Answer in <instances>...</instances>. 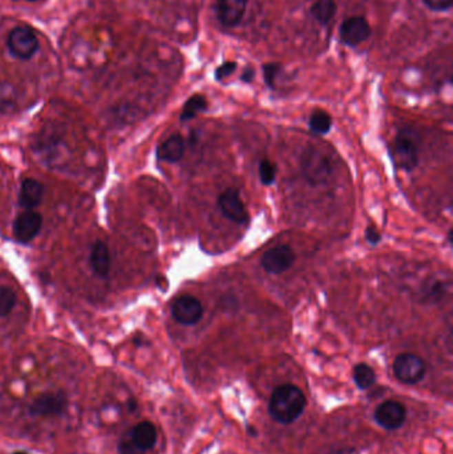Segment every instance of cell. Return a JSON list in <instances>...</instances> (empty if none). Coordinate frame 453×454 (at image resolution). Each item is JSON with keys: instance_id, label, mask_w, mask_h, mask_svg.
I'll list each match as a JSON object with an SVG mask.
<instances>
[{"instance_id": "cell-1", "label": "cell", "mask_w": 453, "mask_h": 454, "mask_svg": "<svg viewBox=\"0 0 453 454\" xmlns=\"http://www.w3.org/2000/svg\"><path fill=\"white\" fill-rule=\"evenodd\" d=\"M306 398L302 391L293 384L277 387L268 400V413L280 424H291L302 416Z\"/></svg>"}, {"instance_id": "cell-2", "label": "cell", "mask_w": 453, "mask_h": 454, "mask_svg": "<svg viewBox=\"0 0 453 454\" xmlns=\"http://www.w3.org/2000/svg\"><path fill=\"white\" fill-rule=\"evenodd\" d=\"M70 408V400L63 391H47L32 398L25 412L31 418H59L63 417Z\"/></svg>"}, {"instance_id": "cell-3", "label": "cell", "mask_w": 453, "mask_h": 454, "mask_svg": "<svg viewBox=\"0 0 453 454\" xmlns=\"http://www.w3.org/2000/svg\"><path fill=\"white\" fill-rule=\"evenodd\" d=\"M302 171L307 182L311 185H323L331 175V165L323 151L308 147L303 151Z\"/></svg>"}, {"instance_id": "cell-4", "label": "cell", "mask_w": 453, "mask_h": 454, "mask_svg": "<svg viewBox=\"0 0 453 454\" xmlns=\"http://www.w3.org/2000/svg\"><path fill=\"white\" fill-rule=\"evenodd\" d=\"M7 45L12 56L19 60H28L36 54L39 41L31 28L20 25L10 32Z\"/></svg>"}, {"instance_id": "cell-5", "label": "cell", "mask_w": 453, "mask_h": 454, "mask_svg": "<svg viewBox=\"0 0 453 454\" xmlns=\"http://www.w3.org/2000/svg\"><path fill=\"white\" fill-rule=\"evenodd\" d=\"M392 369L395 378L400 382L407 385H415L424 378L425 363L414 354H401L394 361Z\"/></svg>"}, {"instance_id": "cell-6", "label": "cell", "mask_w": 453, "mask_h": 454, "mask_svg": "<svg viewBox=\"0 0 453 454\" xmlns=\"http://www.w3.org/2000/svg\"><path fill=\"white\" fill-rule=\"evenodd\" d=\"M395 160L400 169L412 171L419 164V149L412 131L405 128L397 133L395 138Z\"/></svg>"}, {"instance_id": "cell-7", "label": "cell", "mask_w": 453, "mask_h": 454, "mask_svg": "<svg viewBox=\"0 0 453 454\" xmlns=\"http://www.w3.org/2000/svg\"><path fill=\"white\" fill-rule=\"evenodd\" d=\"M171 315L180 324L194 325L202 319L204 307L197 298L191 295H181L173 302Z\"/></svg>"}, {"instance_id": "cell-8", "label": "cell", "mask_w": 453, "mask_h": 454, "mask_svg": "<svg viewBox=\"0 0 453 454\" xmlns=\"http://www.w3.org/2000/svg\"><path fill=\"white\" fill-rule=\"evenodd\" d=\"M295 261V254L293 248L287 245L275 246L266 251L262 257L261 265L264 271L273 275H280L288 270Z\"/></svg>"}, {"instance_id": "cell-9", "label": "cell", "mask_w": 453, "mask_h": 454, "mask_svg": "<svg viewBox=\"0 0 453 454\" xmlns=\"http://www.w3.org/2000/svg\"><path fill=\"white\" fill-rule=\"evenodd\" d=\"M374 417L381 428L397 431L407 418V409L399 401H384L375 409Z\"/></svg>"}, {"instance_id": "cell-10", "label": "cell", "mask_w": 453, "mask_h": 454, "mask_svg": "<svg viewBox=\"0 0 453 454\" xmlns=\"http://www.w3.org/2000/svg\"><path fill=\"white\" fill-rule=\"evenodd\" d=\"M41 225V215L34 210H27L19 214L14 222V237L20 244L31 242L38 235Z\"/></svg>"}, {"instance_id": "cell-11", "label": "cell", "mask_w": 453, "mask_h": 454, "mask_svg": "<svg viewBox=\"0 0 453 454\" xmlns=\"http://www.w3.org/2000/svg\"><path fill=\"white\" fill-rule=\"evenodd\" d=\"M218 206L222 214L234 224L244 225L249 219V214L240 193L235 189H227L218 197Z\"/></svg>"}, {"instance_id": "cell-12", "label": "cell", "mask_w": 453, "mask_h": 454, "mask_svg": "<svg viewBox=\"0 0 453 454\" xmlns=\"http://www.w3.org/2000/svg\"><path fill=\"white\" fill-rule=\"evenodd\" d=\"M371 35L367 20L361 17H351L340 25V40L348 47H357Z\"/></svg>"}, {"instance_id": "cell-13", "label": "cell", "mask_w": 453, "mask_h": 454, "mask_svg": "<svg viewBox=\"0 0 453 454\" xmlns=\"http://www.w3.org/2000/svg\"><path fill=\"white\" fill-rule=\"evenodd\" d=\"M247 0H217V19L227 28L241 23L246 12Z\"/></svg>"}, {"instance_id": "cell-14", "label": "cell", "mask_w": 453, "mask_h": 454, "mask_svg": "<svg viewBox=\"0 0 453 454\" xmlns=\"http://www.w3.org/2000/svg\"><path fill=\"white\" fill-rule=\"evenodd\" d=\"M125 435H128L133 444L144 453L149 452L156 446L158 438L154 424L148 420L140 421L129 431H127Z\"/></svg>"}, {"instance_id": "cell-15", "label": "cell", "mask_w": 453, "mask_h": 454, "mask_svg": "<svg viewBox=\"0 0 453 454\" xmlns=\"http://www.w3.org/2000/svg\"><path fill=\"white\" fill-rule=\"evenodd\" d=\"M43 193H44V188L39 181L34 178L24 180L20 186V206L27 208V210H34V208H38L43 199Z\"/></svg>"}, {"instance_id": "cell-16", "label": "cell", "mask_w": 453, "mask_h": 454, "mask_svg": "<svg viewBox=\"0 0 453 454\" xmlns=\"http://www.w3.org/2000/svg\"><path fill=\"white\" fill-rule=\"evenodd\" d=\"M185 151V141L180 134H173L157 148V157L161 161L178 162Z\"/></svg>"}, {"instance_id": "cell-17", "label": "cell", "mask_w": 453, "mask_h": 454, "mask_svg": "<svg viewBox=\"0 0 453 454\" xmlns=\"http://www.w3.org/2000/svg\"><path fill=\"white\" fill-rule=\"evenodd\" d=\"M89 263L98 277H107L109 274L111 254L109 248L104 242L97 241L94 245L89 255Z\"/></svg>"}, {"instance_id": "cell-18", "label": "cell", "mask_w": 453, "mask_h": 454, "mask_svg": "<svg viewBox=\"0 0 453 454\" xmlns=\"http://www.w3.org/2000/svg\"><path fill=\"white\" fill-rule=\"evenodd\" d=\"M337 14V4L334 0H318L311 7V15L322 25H327Z\"/></svg>"}, {"instance_id": "cell-19", "label": "cell", "mask_w": 453, "mask_h": 454, "mask_svg": "<svg viewBox=\"0 0 453 454\" xmlns=\"http://www.w3.org/2000/svg\"><path fill=\"white\" fill-rule=\"evenodd\" d=\"M207 108H208V101H207L205 96H191L189 100L185 102L184 108H182L180 120L181 121H189L191 118H194L197 114L204 112Z\"/></svg>"}, {"instance_id": "cell-20", "label": "cell", "mask_w": 453, "mask_h": 454, "mask_svg": "<svg viewBox=\"0 0 453 454\" xmlns=\"http://www.w3.org/2000/svg\"><path fill=\"white\" fill-rule=\"evenodd\" d=\"M354 381H355L359 389L366 391V389L371 388L375 384L377 375H375L374 369L370 365L361 363V364H358L354 368Z\"/></svg>"}, {"instance_id": "cell-21", "label": "cell", "mask_w": 453, "mask_h": 454, "mask_svg": "<svg viewBox=\"0 0 453 454\" xmlns=\"http://www.w3.org/2000/svg\"><path fill=\"white\" fill-rule=\"evenodd\" d=\"M333 127L331 116L324 111H315L311 114L308 120V128L315 134H326L330 132Z\"/></svg>"}, {"instance_id": "cell-22", "label": "cell", "mask_w": 453, "mask_h": 454, "mask_svg": "<svg viewBox=\"0 0 453 454\" xmlns=\"http://www.w3.org/2000/svg\"><path fill=\"white\" fill-rule=\"evenodd\" d=\"M17 303V294L10 287L0 288V316H7Z\"/></svg>"}, {"instance_id": "cell-23", "label": "cell", "mask_w": 453, "mask_h": 454, "mask_svg": "<svg viewBox=\"0 0 453 454\" xmlns=\"http://www.w3.org/2000/svg\"><path fill=\"white\" fill-rule=\"evenodd\" d=\"M258 171H260V180L266 186H270L275 182L277 166L274 162H271L268 160H262L260 164Z\"/></svg>"}, {"instance_id": "cell-24", "label": "cell", "mask_w": 453, "mask_h": 454, "mask_svg": "<svg viewBox=\"0 0 453 454\" xmlns=\"http://www.w3.org/2000/svg\"><path fill=\"white\" fill-rule=\"evenodd\" d=\"M281 64L278 63H268L264 65V83L267 84L268 88H275L277 77L281 74Z\"/></svg>"}, {"instance_id": "cell-25", "label": "cell", "mask_w": 453, "mask_h": 454, "mask_svg": "<svg viewBox=\"0 0 453 454\" xmlns=\"http://www.w3.org/2000/svg\"><path fill=\"white\" fill-rule=\"evenodd\" d=\"M117 452H118V454H145L133 444L132 441L129 440V437L125 433L121 435V438L118 440Z\"/></svg>"}, {"instance_id": "cell-26", "label": "cell", "mask_w": 453, "mask_h": 454, "mask_svg": "<svg viewBox=\"0 0 453 454\" xmlns=\"http://www.w3.org/2000/svg\"><path fill=\"white\" fill-rule=\"evenodd\" d=\"M237 69V63L235 61H225L222 65H220L215 72H214V77L218 81H222L224 78H226L230 75L234 74V71Z\"/></svg>"}, {"instance_id": "cell-27", "label": "cell", "mask_w": 453, "mask_h": 454, "mask_svg": "<svg viewBox=\"0 0 453 454\" xmlns=\"http://www.w3.org/2000/svg\"><path fill=\"white\" fill-rule=\"evenodd\" d=\"M424 4L436 12H443L451 10L453 6V0H423Z\"/></svg>"}, {"instance_id": "cell-28", "label": "cell", "mask_w": 453, "mask_h": 454, "mask_svg": "<svg viewBox=\"0 0 453 454\" xmlns=\"http://www.w3.org/2000/svg\"><path fill=\"white\" fill-rule=\"evenodd\" d=\"M364 235H366L367 242L371 244V245H378L379 242L381 241V235H380V233H379L375 227H367Z\"/></svg>"}, {"instance_id": "cell-29", "label": "cell", "mask_w": 453, "mask_h": 454, "mask_svg": "<svg viewBox=\"0 0 453 454\" xmlns=\"http://www.w3.org/2000/svg\"><path fill=\"white\" fill-rule=\"evenodd\" d=\"M254 77H255V71H254V68H251V67H246L245 69H244V72H242V76H241V80L245 81V83H251V81L254 80Z\"/></svg>"}, {"instance_id": "cell-30", "label": "cell", "mask_w": 453, "mask_h": 454, "mask_svg": "<svg viewBox=\"0 0 453 454\" xmlns=\"http://www.w3.org/2000/svg\"><path fill=\"white\" fill-rule=\"evenodd\" d=\"M12 454H31L28 453V452H25V451H17V452H14Z\"/></svg>"}, {"instance_id": "cell-31", "label": "cell", "mask_w": 453, "mask_h": 454, "mask_svg": "<svg viewBox=\"0 0 453 454\" xmlns=\"http://www.w3.org/2000/svg\"><path fill=\"white\" fill-rule=\"evenodd\" d=\"M27 1H36V0H27Z\"/></svg>"}]
</instances>
